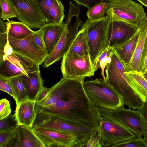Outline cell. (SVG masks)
<instances>
[{
    "label": "cell",
    "mask_w": 147,
    "mask_h": 147,
    "mask_svg": "<svg viewBox=\"0 0 147 147\" xmlns=\"http://www.w3.org/2000/svg\"><path fill=\"white\" fill-rule=\"evenodd\" d=\"M33 129L45 147H76L77 138L73 135L45 128Z\"/></svg>",
    "instance_id": "cell-13"
},
{
    "label": "cell",
    "mask_w": 147,
    "mask_h": 147,
    "mask_svg": "<svg viewBox=\"0 0 147 147\" xmlns=\"http://www.w3.org/2000/svg\"><path fill=\"white\" fill-rule=\"evenodd\" d=\"M15 7L18 19L30 28L40 29L46 19L36 0H9Z\"/></svg>",
    "instance_id": "cell-10"
},
{
    "label": "cell",
    "mask_w": 147,
    "mask_h": 147,
    "mask_svg": "<svg viewBox=\"0 0 147 147\" xmlns=\"http://www.w3.org/2000/svg\"><path fill=\"white\" fill-rule=\"evenodd\" d=\"M40 65L13 52L0 58V77L5 79L19 76L40 70Z\"/></svg>",
    "instance_id": "cell-8"
},
{
    "label": "cell",
    "mask_w": 147,
    "mask_h": 147,
    "mask_svg": "<svg viewBox=\"0 0 147 147\" xmlns=\"http://www.w3.org/2000/svg\"><path fill=\"white\" fill-rule=\"evenodd\" d=\"M65 55L69 57L90 56L86 36L83 28L81 27L70 48Z\"/></svg>",
    "instance_id": "cell-22"
},
{
    "label": "cell",
    "mask_w": 147,
    "mask_h": 147,
    "mask_svg": "<svg viewBox=\"0 0 147 147\" xmlns=\"http://www.w3.org/2000/svg\"><path fill=\"white\" fill-rule=\"evenodd\" d=\"M98 107L102 121L97 130L102 147H112L136 137L109 110Z\"/></svg>",
    "instance_id": "cell-3"
},
{
    "label": "cell",
    "mask_w": 147,
    "mask_h": 147,
    "mask_svg": "<svg viewBox=\"0 0 147 147\" xmlns=\"http://www.w3.org/2000/svg\"><path fill=\"white\" fill-rule=\"evenodd\" d=\"M79 5L83 6L88 9L104 0H73Z\"/></svg>",
    "instance_id": "cell-37"
},
{
    "label": "cell",
    "mask_w": 147,
    "mask_h": 147,
    "mask_svg": "<svg viewBox=\"0 0 147 147\" xmlns=\"http://www.w3.org/2000/svg\"><path fill=\"white\" fill-rule=\"evenodd\" d=\"M49 88L43 87L40 92L37 98L36 103H39L42 101L47 95Z\"/></svg>",
    "instance_id": "cell-40"
},
{
    "label": "cell",
    "mask_w": 147,
    "mask_h": 147,
    "mask_svg": "<svg viewBox=\"0 0 147 147\" xmlns=\"http://www.w3.org/2000/svg\"><path fill=\"white\" fill-rule=\"evenodd\" d=\"M6 147H45L33 128L18 125Z\"/></svg>",
    "instance_id": "cell-15"
},
{
    "label": "cell",
    "mask_w": 147,
    "mask_h": 147,
    "mask_svg": "<svg viewBox=\"0 0 147 147\" xmlns=\"http://www.w3.org/2000/svg\"><path fill=\"white\" fill-rule=\"evenodd\" d=\"M16 127L0 131V147H6L15 131Z\"/></svg>",
    "instance_id": "cell-29"
},
{
    "label": "cell",
    "mask_w": 147,
    "mask_h": 147,
    "mask_svg": "<svg viewBox=\"0 0 147 147\" xmlns=\"http://www.w3.org/2000/svg\"><path fill=\"white\" fill-rule=\"evenodd\" d=\"M8 41L7 31L6 32L0 33V58L3 56L5 48Z\"/></svg>",
    "instance_id": "cell-39"
},
{
    "label": "cell",
    "mask_w": 147,
    "mask_h": 147,
    "mask_svg": "<svg viewBox=\"0 0 147 147\" xmlns=\"http://www.w3.org/2000/svg\"><path fill=\"white\" fill-rule=\"evenodd\" d=\"M61 68L63 76L70 79H82L94 75L96 71L90 56L63 58Z\"/></svg>",
    "instance_id": "cell-9"
},
{
    "label": "cell",
    "mask_w": 147,
    "mask_h": 147,
    "mask_svg": "<svg viewBox=\"0 0 147 147\" xmlns=\"http://www.w3.org/2000/svg\"><path fill=\"white\" fill-rule=\"evenodd\" d=\"M138 29L123 21L109 19L105 49L113 48L123 44L135 34Z\"/></svg>",
    "instance_id": "cell-11"
},
{
    "label": "cell",
    "mask_w": 147,
    "mask_h": 147,
    "mask_svg": "<svg viewBox=\"0 0 147 147\" xmlns=\"http://www.w3.org/2000/svg\"><path fill=\"white\" fill-rule=\"evenodd\" d=\"M125 67L114 51L111 60L106 65V81L117 91L129 108L137 109L143 102L134 92L127 81L124 73Z\"/></svg>",
    "instance_id": "cell-2"
},
{
    "label": "cell",
    "mask_w": 147,
    "mask_h": 147,
    "mask_svg": "<svg viewBox=\"0 0 147 147\" xmlns=\"http://www.w3.org/2000/svg\"><path fill=\"white\" fill-rule=\"evenodd\" d=\"M6 22L8 25V34L14 38L24 39L35 32V31L20 22L10 21L8 19Z\"/></svg>",
    "instance_id": "cell-23"
},
{
    "label": "cell",
    "mask_w": 147,
    "mask_h": 147,
    "mask_svg": "<svg viewBox=\"0 0 147 147\" xmlns=\"http://www.w3.org/2000/svg\"><path fill=\"white\" fill-rule=\"evenodd\" d=\"M19 77L26 90L28 100L36 102L38 94L44 87V81L40 70Z\"/></svg>",
    "instance_id": "cell-18"
},
{
    "label": "cell",
    "mask_w": 147,
    "mask_h": 147,
    "mask_svg": "<svg viewBox=\"0 0 147 147\" xmlns=\"http://www.w3.org/2000/svg\"><path fill=\"white\" fill-rule=\"evenodd\" d=\"M33 38L36 44L42 50L46 51L42 32L41 29L35 32L33 34Z\"/></svg>",
    "instance_id": "cell-35"
},
{
    "label": "cell",
    "mask_w": 147,
    "mask_h": 147,
    "mask_svg": "<svg viewBox=\"0 0 147 147\" xmlns=\"http://www.w3.org/2000/svg\"><path fill=\"white\" fill-rule=\"evenodd\" d=\"M147 71V53L145 56L142 63L140 72L143 74Z\"/></svg>",
    "instance_id": "cell-42"
},
{
    "label": "cell",
    "mask_w": 147,
    "mask_h": 147,
    "mask_svg": "<svg viewBox=\"0 0 147 147\" xmlns=\"http://www.w3.org/2000/svg\"><path fill=\"white\" fill-rule=\"evenodd\" d=\"M64 6L60 0H55L49 11V18L46 23L60 24L65 17Z\"/></svg>",
    "instance_id": "cell-25"
},
{
    "label": "cell",
    "mask_w": 147,
    "mask_h": 147,
    "mask_svg": "<svg viewBox=\"0 0 147 147\" xmlns=\"http://www.w3.org/2000/svg\"><path fill=\"white\" fill-rule=\"evenodd\" d=\"M55 0H36L44 16L46 23L49 18V9Z\"/></svg>",
    "instance_id": "cell-31"
},
{
    "label": "cell",
    "mask_w": 147,
    "mask_h": 147,
    "mask_svg": "<svg viewBox=\"0 0 147 147\" xmlns=\"http://www.w3.org/2000/svg\"><path fill=\"white\" fill-rule=\"evenodd\" d=\"M142 4L147 7V0H137Z\"/></svg>",
    "instance_id": "cell-43"
},
{
    "label": "cell",
    "mask_w": 147,
    "mask_h": 147,
    "mask_svg": "<svg viewBox=\"0 0 147 147\" xmlns=\"http://www.w3.org/2000/svg\"><path fill=\"white\" fill-rule=\"evenodd\" d=\"M129 84L141 101L147 100V80L140 72L124 73Z\"/></svg>",
    "instance_id": "cell-21"
},
{
    "label": "cell",
    "mask_w": 147,
    "mask_h": 147,
    "mask_svg": "<svg viewBox=\"0 0 147 147\" xmlns=\"http://www.w3.org/2000/svg\"><path fill=\"white\" fill-rule=\"evenodd\" d=\"M143 75L144 78L147 80V71L143 74Z\"/></svg>",
    "instance_id": "cell-44"
},
{
    "label": "cell",
    "mask_w": 147,
    "mask_h": 147,
    "mask_svg": "<svg viewBox=\"0 0 147 147\" xmlns=\"http://www.w3.org/2000/svg\"><path fill=\"white\" fill-rule=\"evenodd\" d=\"M109 111L125 127L133 133L137 138L145 136V126L143 118L138 112L124 107Z\"/></svg>",
    "instance_id": "cell-14"
},
{
    "label": "cell",
    "mask_w": 147,
    "mask_h": 147,
    "mask_svg": "<svg viewBox=\"0 0 147 147\" xmlns=\"http://www.w3.org/2000/svg\"><path fill=\"white\" fill-rule=\"evenodd\" d=\"M8 79L15 96L16 105L28 100L26 90L19 76Z\"/></svg>",
    "instance_id": "cell-24"
},
{
    "label": "cell",
    "mask_w": 147,
    "mask_h": 147,
    "mask_svg": "<svg viewBox=\"0 0 147 147\" xmlns=\"http://www.w3.org/2000/svg\"><path fill=\"white\" fill-rule=\"evenodd\" d=\"M65 26V22L60 24L46 23L40 29L42 32L45 51L49 54L61 37Z\"/></svg>",
    "instance_id": "cell-17"
},
{
    "label": "cell",
    "mask_w": 147,
    "mask_h": 147,
    "mask_svg": "<svg viewBox=\"0 0 147 147\" xmlns=\"http://www.w3.org/2000/svg\"><path fill=\"white\" fill-rule=\"evenodd\" d=\"M36 102L28 100L16 105L14 115L18 125L33 128L36 116Z\"/></svg>",
    "instance_id": "cell-19"
},
{
    "label": "cell",
    "mask_w": 147,
    "mask_h": 147,
    "mask_svg": "<svg viewBox=\"0 0 147 147\" xmlns=\"http://www.w3.org/2000/svg\"><path fill=\"white\" fill-rule=\"evenodd\" d=\"M0 90L7 93L15 98L13 91L8 79L0 77Z\"/></svg>",
    "instance_id": "cell-33"
},
{
    "label": "cell",
    "mask_w": 147,
    "mask_h": 147,
    "mask_svg": "<svg viewBox=\"0 0 147 147\" xmlns=\"http://www.w3.org/2000/svg\"><path fill=\"white\" fill-rule=\"evenodd\" d=\"M112 147H147V142L142 137H136L115 144Z\"/></svg>",
    "instance_id": "cell-28"
},
{
    "label": "cell",
    "mask_w": 147,
    "mask_h": 147,
    "mask_svg": "<svg viewBox=\"0 0 147 147\" xmlns=\"http://www.w3.org/2000/svg\"><path fill=\"white\" fill-rule=\"evenodd\" d=\"M18 125L14 114L10 115L7 117L0 120V131L16 127Z\"/></svg>",
    "instance_id": "cell-30"
},
{
    "label": "cell",
    "mask_w": 147,
    "mask_h": 147,
    "mask_svg": "<svg viewBox=\"0 0 147 147\" xmlns=\"http://www.w3.org/2000/svg\"><path fill=\"white\" fill-rule=\"evenodd\" d=\"M140 33L132 58L127 71L140 72L143 61L147 53V17L138 27Z\"/></svg>",
    "instance_id": "cell-16"
},
{
    "label": "cell",
    "mask_w": 147,
    "mask_h": 147,
    "mask_svg": "<svg viewBox=\"0 0 147 147\" xmlns=\"http://www.w3.org/2000/svg\"><path fill=\"white\" fill-rule=\"evenodd\" d=\"M105 0V1H112V0Z\"/></svg>",
    "instance_id": "cell-45"
},
{
    "label": "cell",
    "mask_w": 147,
    "mask_h": 147,
    "mask_svg": "<svg viewBox=\"0 0 147 147\" xmlns=\"http://www.w3.org/2000/svg\"><path fill=\"white\" fill-rule=\"evenodd\" d=\"M33 34L22 39L15 38L8 35V41L13 52L40 65L44 62L48 54L36 44L33 40Z\"/></svg>",
    "instance_id": "cell-12"
},
{
    "label": "cell",
    "mask_w": 147,
    "mask_h": 147,
    "mask_svg": "<svg viewBox=\"0 0 147 147\" xmlns=\"http://www.w3.org/2000/svg\"><path fill=\"white\" fill-rule=\"evenodd\" d=\"M85 78L70 79L63 76L49 88L44 99L36 103V114L55 115L76 121L97 129L102 119L98 107L88 97L83 86Z\"/></svg>",
    "instance_id": "cell-1"
},
{
    "label": "cell",
    "mask_w": 147,
    "mask_h": 147,
    "mask_svg": "<svg viewBox=\"0 0 147 147\" xmlns=\"http://www.w3.org/2000/svg\"><path fill=\"white\" fill-rule=\"evenodd\" d=\"M113 51V48L108 47L105 48L100 53L94 65V68L96 71L100 67V62L106 56H110Z\"/></svg>",
    "instance_id": "cell-36"
},
{
    "label": "cell",
    "mask_w": 147,
    "mask_h": 147,
    "mask_svg": "<svg viewBox=\"0 0 147 147\" xmlns=\"http://www.w3.org/2000/svg\"><path fill=\"white\" fill-rule=\"evenodd\" d=\"M140 33L138 28L135 34L127 41L113 48L126 70L132 58Z\"/></svg>",
    "instance_id": "cell-20"
},
{
    "label": "cell",
    "mask_w": 147,
    "mask_h": 147,
    "mask_svg": "<svg viewBox=\"0 0 147 147\" xmlns=\"http://www.w3.org/2000/svg\"><path fill=\"white\" fill-rule=\"evenodd\" d=\"M11 111L10 102L6 98L0 100V120L8 117Z\"/></svg>",
    "instance_id": "cell-32"
},
{
    "label": "cell",
    "mask_w": 147,
    "mask_h": 147,
    "mask_svg": "<svg viewBox=\"0 0 147 147\" xmlns=\"http://www.w3.org/2000/svg\"><path fill=\"white\" fill-rule=\"evenodd\" d=\"M143 118L145 126V136L144 138L147 142V100L143 102L142 106L137 110Z\"/></svg>",
    "instance_id": "cell-34"
},
{
    "label": "cell",
    "mask_w": 147,
    "mask_h": 147,
    "mask_svg": "<svg viewBox=\"0 0 147 147\" xmlns=\"http://www.w3.org/2000/svg\"><path fill=\"white\" fill-rule=\"evenodd\" d=\"M0 18L4 21L17 17V13L14 6L9 0H0Z\"/></svg>",
    "instance_id": "cell-27"
},
{
    "label": "cell",
    "mask_w": 147,
    "mask_h": 147,
    "mask_svg": "<svg viewBox=\"0 0 147 147\" xmlns=\"http://www.w3.org/2000/svg\"><path fill=\"white\" fill-rule=\"evenodd\" d=\"M83 86L87 96L98 107L110 110L124 107L121 97L103 78L84 81Z\"/></svg>",
    "instance_id": "cell-5"
},
{
    "label": "cell",
    "mask_w": 147,
    "mask_h": 147,
    "mask_svg": "<svg viewBox=\"0 0 147 147\" xmlns=\"http://www.w3.org/2000/svg\"><path fill=\"white\" fill-rule=\"evenodd\" d=\"M69 13L66 17L65 26L59 40L51 52L48 55L43 63V68H47L59 61L66 55L78 34V28L82 24V21L77 14L80 13L79 6L72 3H69Z\"/></svg>",
    "instance_id": "cell-4"
},
{
    "label": "cell",
    "mask_w": 147,
    "mask_h": 147,
    "mask_svg": "<svg viewBox=\"0 0 147 147\" xmlns=\"http://www.w3.org/2000/svg\"><path fill=\"white\" fill-rule=\"evenodd\" d=\"M87 147H101L97 134L92 136L86 142L83 146Z\"/></svg>",
    "instance_id": "cell-38"
},
{
    "label": "cell",
    "mask_w": 147,
    "mask_h": 147,
    "mask_svg": "<svg viewBox=\"0 0 147 147\" xmlns=\"http://www.w3.org/2000/svg\"><path fill=\"white\" fill-rule=\"evenodd\" d=\"M106 16L109 20L123 21L138 28L147 17L142 5L132 0L109 1Z\"/></svg>",
    "instance_id": "cell-6"
},
{
    "label": "cell",
    "mask_w": 147,
    "mask_h": 147,
    "mask_svg": "<svg viewBox=\"0 0 147 147\" xmlns=\"http://www.w3.org/2000/svg\"><path fill=\"white\" fill-rule=\"evenodd\" d=\"M108 21L106 16L92 21L87 19L81 27L85 30L90 57L94 66L98 57L105 49Z\"/></svg>",
    "instance_id": "cell-7"
},
{
    "label": "cell",
    "mask_w": 147,
    "mask_h": 147,
    "mask_svg": "<svg viewBox=\"0 0 147 147\" xmlns=\"http://www.w3.org/2000/svg\"><path fill=\"white\" fill-rule=\"evenodd\" d=\"M109 2L104 0L88 9L86 13L87 19L91 21L101 19L106 13Z\"/></svg>",
    "instance_id": "cell-26"
},
{
    "label": "cell",
    "mask_w": 147,
    "mask_h": 147,
    "mask_svg": "<svg viewBox=\"0 0 147 147\" xmlns=\"http://www.w3.org/2000/svg\"><path fill=\"white\" fill-rule=\"evenodd\" d=\"M7 22H5L3 20L0 18V33L7 32Z\"/></svg>",
    "instance_id": "cell-41"
}]
</instances>
